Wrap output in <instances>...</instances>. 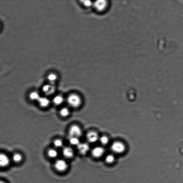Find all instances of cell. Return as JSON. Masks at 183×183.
<instances>
[{
    "mask_svg": "<svg viewBox=\"0 0 183 183\" xmlns=\"http://www.w3.org/2000/svg\"><path fill=\"white\" fill-rule=\"evenodd\" d=\"M69 110L67 108H62L60 111V115L63 117H66L68 116L69 115Z\"/></svg>",
    "mask_w": 183,
    "mask_h": 183,
    "instance_id": "ffe728a7",
    "label": "cell"
},
{
    "mask_svg": "<svg viewBox=\"0 0 183 183\" xmlns=\"http://www.w3.org/2000/svg\"><path fill=\"white\" fill-rule=\"evenodd\" d=\"M47 80L49 82L50 84H53L57 81L58 79L57 74L54 73H51L48 74L47 77Z\"/></svg>",
    "mask_w": 183,
    "mask_h": 183,
    "instance_id": "4fadbf2b",
    "label": "cell"
},
{
    "mask_svg": "<svg viewBox=\"0 0 183 183\" xmlns=\"http://www.w3.org/2000/svg\"><path fill=\"white\" fill-rule=\"evenodd\" d=\"M105 161L108 164L112 163L114 161V157L111 154L108 155L107 156Z\"/></svg>",
    "mask_w": 183,
    "mask_h": 183,
    "instance_id": "44dd1931",
    "label": "cell"
},
{
    "mask_svg": "<svg viewBox=\"0 0 183 183\" xmlns=\"http://www.w3.org/2000/svg\"><path fill=\"white\" fill-rule=\"evenodd\" d=\"M67 102L68 104L72 107L77 108L81 104L82 100L79 96L73 94L68 96Z\"/></svg>",
    "mask_w": 183,
    "mask_h": 183,
    "instance_id": "6da1fadb",
    "label": "cell"
},
{
    "mask_svg": "<svg viewBox=\"0 0 183 183\" xmlns=\"http://www.w3.org/2000/svg\"><path fill=\"white\" fill-rule=\"evenodd\" d=\"M42 90L43 93L46 95H51L55 93L56 88L53 84H46L42 88Z\"/></svg>",
    "mask_w": 183,
    "mask_h": 183,
    "instance_id": "8992f818",
    "label": "cell"
},
{
    "mask_svg": "<svg viewBox=\"0 0 183 183\" xmlns=\"http://www.w3.org/2000/svg\"><path fill=\"white\" fill-rule=\"evenodd\" d=\"M108 141H109L108 139L106 136H102L100 138V141L102 144L106 145L107 144Z\"/></svg>",
    "mask_w": 183,
    "mask_h": 183,
    "instance_id": "603a6c76",
    "label": "cell"
},
{
    "mask_svg": "<svg viewBox=\"0 0 183 183\" xmlns=\"http://www.w3.org/2000/svg\"><path fill=\"white\" fill-rule=\"evenodd\" d=\"M111 149L113 151L116 153L120 154L123 152L125 150L124 145L120 142H116L112 144Z\"/></svg>",
    "mask_w": 183,
    "mask_h": 183,
    "instance_id": "5b68a950",
    "label": "cell"
},
{
    "mask_svg": "<svg viewBox=\"0 0 183 183\" xmlns=\"http://www.w3.org/2000/svg\"><path fill=\"white\" fill-rule=\"evenodd\" d=\"M54 145L56 147H61L63 146V142L60 139L56 140L54 142Z\"/></svg>",
    "mask_w": 183,
    "mask_h": 183,
    "instance_id": "7402d4cb",
    "label": "cell"
},
{
    "mask_svg": "<svg viewBox=\"0 0 183 183\" xmlns=\"http://www.w3.org/2000/svg\"><path fill=\"white\" fill-rule=\"evenodd\" d=\"M78 152L82 155L86 154L90 150V147L86 143H80L77 146Z\"/></svg>",
    "mask_w": 183,
    "mask_h": 183,
    "instance_id": "ba28073f",
    "label": "cell"
},
{
    "mask_svg": "<svg viewBox=\"0 0 183 183\" xmlns=\"http://www.w3.org/2000/svg\"><path fill=\"white\" fill-rule=\"evenodd\" d=\"M87 138L88 142L91 143H94L98 140V134L95 132L90 131L87 134Z\"/></svg>",
    "mask_w": 183,
    "mask_h": 183,
    "instance_id": "30bf717a",
    "label": "cell"
},
{
    "mask_svg": "<svg viewBox=\"0 0 183 183\" xmlns=\"http://www.w3.org/2000/svg\"><path fill=\"white\" fill-rule=\"evenodd\" d=\"M0 183H7L5 182V181H0Z\"/></svg>",
    "mask_w": 183,
    "mask_h": 183,
    "instance_id": "cb8c5ba5",
    "label": "cell"
},
{
    "mask_svg": "<svg viewBox=\"0 0 183 183\" xmlns=\"http://www.w3.org/2000/svg\"><path fill=\"white\" fill-rule=\"evenodd\" d=\"M29 97L30 99L33 100H38L40 97L39 93L36 92H32Z\"/></svg>",
    "mask_w": 183,
    "mask_h": 183,
    "instance_id": "d6986e66",
    "label": "cell"
},
{
    "mask_svg": "<svg viewBox=\"0 0 183 183\" xmlns=\"http://www.w3.org/2000/svg\"><path fill=\"white\" fill-rule=\"evenodd\" d=\"M104 150L103 148L97 147L94 148L92 151V155L94 158H98L100 157L103 154Z\"/></svg>",
    "mask_w": 183,
    "mask_h": 183,
    "instance_id": "9c48e42d",
    "label": "cell"
},
{
    "mask_svg": "<svg viewBox=\"0 0 183 183\" xmlns=\"http://www.w3.org/2000/svg\"><path fill=\"white\" fill-rule=\"evenodd\" d=\"M56 169L60 172L64 171L67 169L68 164L66 161L62 159L58 160L55 164Z\"/></svg>",
    "mask_w": 183,
    "mask_h": 183,
    "instance_id": "277c9868",
    "label": "cell"
},
{
    "mask_svg": "<svg viewBox=\"0 0 183 183\" xmlns=\"http://www.w3.org/2000/svg\"><path fill=\"white\" fill-rule=\"evenodd\" d=\"M64 98L61 96L58 95L55 97L53 100V103L56 105H61L64 102Z\"/></svg>",
    "mask_w": 183,
    "mask_h": 183,
    "instance_id": "5bb4252c",
    "label": "cell"
},
{
    "mask_svg": "<svg viewBox=\"0 0 183 183\" xmlns=\"http://www.w3.org/2000/svg\"><path fill=\"white\" fill-rule=\"evenodd\" d=\"M48 154L49 157L51 158H55L58 155V152L54 149H50L48 151Z\"/></svg>",
    "mask_w": 183,
    "mask_h": 183,
    "instance_id": "9a60e30c",
    "label": "cell"
},
{
    "mask_svg": "<svg viewBox=\"0 0 183 183\" xmlns=\"http://www.w3.org/2000/svg\"><path fill=\"white\" fill-rule=\"evenodd\" d=\"M69 141L70 144L72 145L77 146L80 143V140L78 138L70 137Z\"/></svg>",
    "mask_w": 183,
    "mask_h": 183,
    "instance_id": "2e32d148",
    "label": "cell"
},
{
    "mask_svg": "<svg viewBox=\"0 0 183 183\" xmlns=\"http://www.w3.org/2000/svg\"><path fill=\"white\" fill-rule=\"evenodd\" d=\"M62 154L65 158H71L73 156L74 152L72 148L67 147L63 148L62 151Z\"/></svg>",
    "mask_w": 183,
    "mask_h": 183,
    "instance_id": "8fae6325",
    "label": "cell"
},
{
    "mask_svg": "<svg viewBox=\"0 0 183 183\" xmlns=\"http://www.w3.org/2000/svg\"><path fill=\"white\" fill-rule=\"evenodd\" d=\"M22 156L19 154H15L13 155L12 157V160L14 162L19 163L21 162L22 160Z\"/></svg>",
    "mask_w": 183,
    "mask_h": 183,
    "instance_id": "ac0fdd59",
    "label": "cell"
},
{
    "mask_svg": "<svg viewBox=\"0 0 183 183\" xmlns=\"http://www.w3.org/2000/svg\"><path fill=\"white\" fill-rule=\"evenodd\" d=\"M69 134L70 137L77 138L80 137L82 135V131L79 126L73 125L69 128Z\"/></svg>",
    "mask_w": 183,
    "mask_h": 183,
    "instance_id": "3957f363",
    "label": "cell"
},
{
    "mask_svg": "<svg viewBox=\"0 0 183 183\" xmlns=\"http://www.w3.org/2000/svg\"><path fill=\"white\" fill-rule=\"evenodd\" d=\"M108 3L106 1H98L93 3V7L98 12H102L107 8Z\"/></svg>",
    "mask_w": 183,
    "mask_h": 183,
    "instance_id": "7a4b0ae2",
    "label": "cell"
},
{
    "mask_svg": "<svg viewBox=\"0 0 183 183\" xmlns=\"http://www.w3.org/2000/svg\"><path fill=\"white\" fill-rule=\"evenodd\" d=\"M10 160L7 155L3 154H0V167H6L10 164Z\"/></svg>",
    "mask_w": 183,
    "mask_h": 183,
    "instance_id": "52a82bcc",
    "label": "cell"
},
{
    "mask_svg": "<svg viewBox=\"0 0 183 183\" xmlns=\"http://www.w3.org/2000/svg\"><path fill=\"white\" fill-rule=\"evenodd\" d=\"M80 4L86 8H90L93 7V3L90 1H80Z\"/></svg>",
    "mask_w": 183,
    "mask_h": 183,
    "instance_id": "e0dca14e",
    "label": "cell"
},
{
    "mask_svg": "<svg viewBox=\"0 0 183 183\" xmlns=\"http://www.w3.org/2000/svg\"><path fill=\"white\" fill-rule=\"evenodd\" d=\"M40 106L42 107H47L50 104V100L48 98L45 97H40L37 100Z\"/></svg>",
    "mask_w": 183,
    "mask_h": 183,
    "instance_id": "7c38bea8",
    "label": "cell"
}]
</instances>
